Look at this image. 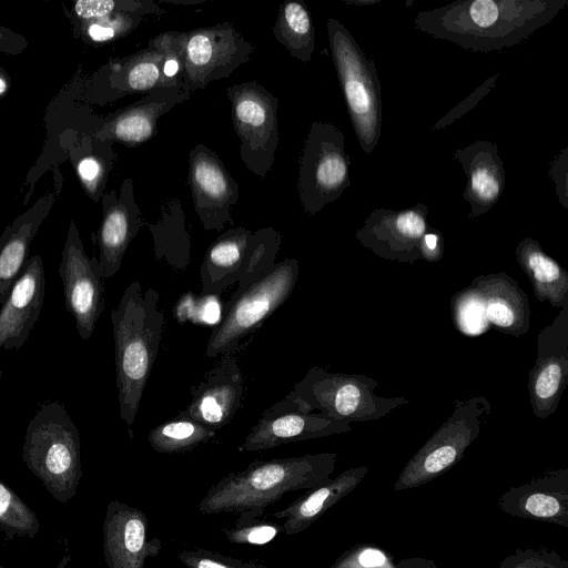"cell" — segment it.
Masks as SVG:
<instances>
[{
	"label": "cell",
	"mask_w": 568,
	"mask_h": 568,
	"mask_svg": "<svg viewBox=\"0 0 568 568\" xmlns=\"http://www.w3.org/2000/svg\"><path fill=\"white\" fill-rule=\"evenodd\" d=\"M515 255L539 302H548L560 310L568 306V273L544 252L536 240L523 239L515 250Z\"/></svg>",
	"instance_id": "f1b7e54d"
},
{
	"label": "cell",
	"mask_w": 568,
	"mask_h": 568,
	"mask_svg": "<svg viewBox=\"0 0 568 568\" xmlns=\"http://www.w3.org/2000/svg\"><path fill=\"white\" fill-rule=\"evenodd\" d=\"M567 164V149L562 150L561 153L551 164L549 174L555 181L558 199L565 207H567V180L561 178L560 171Z\"/></svg>",
	"instance_id": "7bdbcfd3"
},
{
	"label": "cell",
	"mask_w": 568,
	"mask_h": 568,
	"mask_svg": "<svg viewBox=\"0 0 568 568\" xmlns=\"http://www.w3.org/2000/svg\"><path fill=\"white\" fill-rule=\"evenodd\" d=\"M490 413L491 404L483 395L455 399L450 416L407 462L394 489L416 488L454 467L477 439Z\"/></svg>",
	"instance_id": "30bf717a"
},
{
	"label": "cell",
	"mask_w": 568,
	"mask_h": 568,
	"mask_svg": "<svg viewBox=\"0 0 568 568\" xmlns=\"http://www.w3.org/2000/svg\"><path fill=\"white\" fill-rule=\"evenodd\" d=\"M226 95L241 142V160L250 172L264 179L273 166L280 143V100L255 80L229 87Z\"/></svg>",
	"instance_id": "7c38bea8"
},
{
	"label": "cell",
	"mask_w": 568,
	"mask_h": 568,
	"mask_svg": "<svg viewBox=\"0 0 568 568\" xmlns=\"http://www.w3.org/2000/svg\"><path fill=\"white\" fill-rule=\"evenodd\" d=\"M351 430L348 422L327 418L315 412H302L282 399L263 413L239 450H265L293 442L316 439Z\"/></svg>",
	"instance_id": "ac0fdd59"
},
{
	"label": "cell",
	"mask_w": 568,
	"mask_h": 568,
	"mask_svg": "<svg viewBox=\"0 0 568 568\" xmlns=\"http://www.w3.org/2000/svg\"><path fill=\"white\" fill-rule=\"evenodd\" d=\"M510 516L568 528V469H548L508 488L497 501Z\"/></svg>",
	"instance_id": "cb8c5ba5"
},
{
	"label": "cell",
	"mask_w": 568,
	"mask_h": 568,
	"mask_svg": "<svg viewBox=\"0 0 568 568\" xmlns=\"http://www.w3.org/2000/svg\"><path fill=\"white\" fill-rule=\"evenodd\" d=\"M28 40L12 31L11 29L0 26V53L19 54L28 48Z\"/></svg>",
	"instance_id": "b9f144b4"
},
{
	"label": "cell",
	"mask_w": 568,
	"mask_h": 568,
	"mask_svg": "<svg viewBox=\"0 0 568 568\" xmlns=\"http://www.w3.org/2000/svg\"><path fill=\"white\" fill-rule=\"evenodd\" d=\"M1 376H2V371L0 369V378H1Z\"/></svg>",
	"instance_id": "c3c4849f"
},
{
	"label": "cell",
	"mask_w": 568,
	"mask_h": 568,
	"mask_svg": "<svg viewBox=\"0 0 568 568\" xmlns=\"http://www.w3.org/2000/svg\"><path fill=\"white\" fill-rule=\"evenodd\" d=\"M272 32L291 57L303 63L311 61L315 50V28L304 3L285 1L278 9Z\"/></svg>",
	"instance_id": "1f68e13d"
},
{
	"label": "cell",
	"mask_w": 568,
	"mask_h": 568,
	"mask_svg": "<svg viewBox=\"0 0 568 568\" xmlns=\"http://www.w3.org/2000/svg\"><path fill=\"white\" fill-rule=\"evenodd\" d=\"M214 430L182 415L152 428L148 440L153 450L162 454H178L192 450L215 436Z\"/></svg>",
	"instance_id": "d6a6232c"
},
{
	"label": "cell",
	"mask_w": 568,
	"mask_h": 568,
	"mask_svg": "<svg viewBox=\"0 0 568 568\" xmlns=\"http://www.w3.org/2000/svg\"><path fill=\"white\" fill-rule=\"evenodd\" d=\"M166 50L158 36L149 41L145 49L124 58H113L102 65L92 80V93L98 102H108L129 94H145L181 82L163 73Z\"/></svg>",
	"instance_id": "9a60e30c"
},
{
	"label": "cell",
	"mask_w": 568,
	"mask_h": 568,
	"mask_svg": "<svg viewBox=\"0 0 568 568\" xmlns=\"http://www.w3.org/2000/svg\"><path fill=\"white\" fill-rule=\"evenodd\" d=\"M282 530L272 523L260 521L257 518L251 520L236 519L235 526L222 529L225 538L232 544L239 545H264L275 538Z\"/></svg>",
	"instance_id": "ab89813d"
},
{
	"label": "cell",
	"mask_w": 568,
	"mask_h": 568,
	"mask_svg": "<svg viewBox=\"0 0 568 568\" xmlns=\"http://www.w3.org/2000/svg\"><path fill=\"white\" fill-rule=\"evenodd\" d=\"M160 295L131 282L111 311L120 418L131 426L161 344L164 314Z\"/></svg>",
	"instance_id": "3957f363"
},
{
	"label": "cell",
	"mask_w": 568,
	"mask_h": 568,
	"mask_svg": "<svg viewBox=\"0 0 568 568\" xmlns=\"http://www.w3.org/2000/svg\"><path fill=\"white\" fill-rule=\"evenodd\" d=\"M0 568H10V567H6V566H3V565H1V564H0Z\"/></svg>",
	"instance_id": "7dc6e473"
},
{
	"label": "cell",
	"mask_w": 568,
	"mask_h": 568,
	"mask_svg": "<svg viewBox=\"0 0 568 568\" xmlns=\"http://www.w3.org/2000/svg\"><path fill=\"white\" fill-rule=\"evenodd\" d=\"M376 387L377 381L365 375L312 367L283 399L298 410L348 423L377 420L409 403L406 397L379 396Z\"/></svg>",
	"instance_id": "5b68a950"
},
{
	"label": "cell",
	"mask_w": 568,
	"mask_h": 568,
	"mask_svg": "<svg viewBox=\"0 0 568 568\" xmlns=\"http://www.w3.org/2000/svg\"><path fill=\"white\" fill-rule=\"evenodd\" d=\"M467 178L463 197L469 203V219L490 210L506 186V174L497 143L476 141L454 153Z\"/></svg>",
	"instance_id": "d4e9b609"
},
{
	"label": "cell",
	"mask_w": 568,
	"mask_h": 568,
	"mask_svg": "<svg viewBox=\"0 0 568 568\" xmlns=\"http://www.w3.org/2000/svg\"><path fill=\"white\" fill-rule=\"evenodd\" d=\"M397 568H437L436 562L429 558L407 557L396 562Z\"/></svg>",
	"instance_id": "ee69618b"
},
{
	"label": "cell",
	"mask_w": 568,
	"mask_h": 568,
	"mask_svg": "<svg viewBox=\"0 0 568 568\" xmlns=\"http://www.w3.org/2000/svg\"><path fill=\"white\" fill-rule=\"evenodd\" d=\"M178 558L186 568H266L207 549L183 550Z\"/></svg>",
	"instance_id": "60d3db41"
},
{
	"label": "cell",
	"mask_w": 568,
	"mask_h": 568,
	"mask_svg": "<svg viewBox=\"0 0 568 568\" xmlns=\"http://www.w3.org/2000/svg\"><path fill=\"white\" fill-rule=\"evenodd\" d=\"M567 4V0L457 1L422 11L416 29L473 52L499 51L529 38Z\"/></svg>",
	"instance_id": "6da1fadb"
},
{
	"label": "cell",
	"mask_w": 568,
	"mask_h": 568,
	"mask_svg": "<svg viewBox=\"0 0 568 568\" xmlns=\"http://www.w3.org/2000/svg\"><path fill=\"white\" fill-rule=\"evenodd\" d=\"M191 95V90L182 80L174 87L158 88L104 118L92 136L136 148L156 135L158 121L162 115L187 101Z\"/></svg>",
	"instance_id": "ffe728a7"
},
{
	"label": "cell",
	"mask_w": 568,
	"mask_h": 568,
	"mask_svg": "<svg viewBox=\"0 0 568 568\" xmlns=\"http://www.w3.org/2000/svg\"><path fill=\"white\" fill-rule=\"evenodd\" d=\"M281 241V233L271 226L254 232L243 226L225 231L203 256L202 293L219 295L237 283L229 298L233 301L274 266Z\"/></svg>",
	"instance_id": "8992f818"
},
{
	"label": "cell",
	"mask_w": 568,
	"mask_h": 568,
	"mask_svg": "<svg viewBox=\"0 0 568 568\" xmlns=\"http://www.w3.org/2000/svg\"><path fill=\"white\" fill-rule=\"evenodd\" d=\"M450 310L455 326L467 336L480 335L490 325L483 298L470 284L452 296Z\"/></svg>",
	"instance_id": "8d00e7d4"
},
{
	"label": "cell",
	"mask_w": 568,
	"mask_h": 568,
	"mask_svg": "<svg viewBox=\"0 0 568 568\" xmlns=\"http://www.w3.org/2000/svg\"><path fill=\"white\" fill-rule=\"evenodd\" d=\"M22 460L55 500L75 496L82 478L81 440L63 403L39 406L26 429Z\"/></svg>",
	"instance_id": "277c9868"
},
{
	"label": "cell",
	"mask_w": 568,
	"mask_h": 568,
	"mask_svg": "<svg viewBox=\"0 0 568 568\" xmlns=\"http://www.w3.org/2000/svg\"><path fill=\"white\" fill-rule=\"evenodd\" d=\"M65 308L72 315L79 336L87 341L104 308V277L99 258L89 257L72 220L58 268Z\"/></svg>",
	"instance_id": "4fadbf2b"
},
{
	"label": "cell",
	"mask_w": 568,
	"mask_h": 568,
	"mask_svg": "<svg viewBox=\"0 0 568 568\" xmlns=\"http://www.w3.org/2000/svg\"><path fill=\"white\" fill-rule=\"evenodd\" d=\"M497 568H568V559L552 548L525 547L506 556Z\"/></svg>",
	"instance_id": "74e56055"
},
{
	"label": "cell",
	"mask_w": 568,
	"mask_h": 568,
	"mask_svg": "<svg viewBox=\"0 0 568 568\" xmlns=\"http://www.w3.org/2000/svg\"><path fill=\"white\" fill-rule=\"evenodd\" d=\"M162 34L179 61L182 81L192 93L230 77L254 52V45L231 22Z\"/></svg>",
	"instance_id": "ba28073f"
},
{
	"label": "cell",
	"mask_w": 568,
	"mask_h": 568,
	"mask_svg": "<svg viewBox=\"0 0 568 568\" xmlns=\"http://www.w3.org/2000/svg\"><path fill=\"white\" fill-rule=\"evenodd\" d=\"M470 285L480 294L489 324L515 337L528 333L530 308L527 294L506 272L479 275Z\"/></svg>",
	"instance_id": "484cf974"
},
{
	"label": "cell",
	"mask_w": 568,
	"mask_h": 568,
	"mask_svg": "<svg viewBox=\"0 0 568 568\" xmlns=\"http://www.w3.org/2000/svg\"><path fill=\"white\" fill-rule=\"evenodd\" d=\"M39 529L40 520L37 514L0 479V530L8 539H12L33 538Z\"/></svg>",
	"instance_id": "836d02e7"
},
{
	"label": "cell",
	"mask_w": 568,
	"mask_h": 568,
	"mask_svg": "<svg viewBox=\"0 0 568 568\" xmlns=\"http://www.w3.org/2000/svg\"><path fill=\"white\" fill-rule=\"evenodd\" d=\"M70 560H71L70 554L69 552L63 554L62 557L60 558V561H59L57 568H68Z\"/></svg>",
	"instance_id": "bcb514c9"
},
{
	"label": "cell",
	"mask_w": 568,
	"mask_h": 568,
	"mask_svg": "<svg viewBox=\"0 0 568 568\" xmlns=\"http://www.w3.org/2000/svg\"><path fill=\"white\" fill-rule=\"evenodd\" d=\"M427 206L418 203L402 211L376 209L355 237L366 248L389 261L413 264L429 261L425 248L428 232Z\"/></svg>",
	"instance_id": "5bb4252c"
},
{
	"label": "cell",
	"mask_w": 568,
	"mask_h": 568,
	"mask_svg": "<svg viewBox=\"0 0 568 568\" xmlns=\"http://www.w3.org/2000/svg\"><path fill=\"white\" fill-rule=\"evenodd\" d=\"M11 78L8 72L0 68V100L10 91Z\"/></svg>",
	"instance_id": "f6af8a7d"
},
{
	"label": "cell",
	"mask_w": 568,
	"mask_h": 568,
	"mask_svg": "<svg viewBox=\"0 0 568 568\" xmlns=\"http://www.w3.org/2000/svg\"><path fill=\"white\" fill-rule=\"evenodd\" d=\"M349 156L343 131L331 122H313L304 141L297 193L305 213L317 214L349 186Z\"/></svg>",
	"instance_id": "8fae6325"
},
{
	"label": "cell",
	"mask_w": 568,
	"mask_h": 568,
	"mask_svg": "<svg viewBox=\"0 0 568 568\" xmlns=\"http://www.w3.org/2000/svg\"><path fill=\"white\" fill-rule=\"evenodd\" d=\"M367 466L352 467L306 491L287 507L272 514L282 519V530L292 536L304 531L331 507L351 494L365 478Z\"/></svg>",
	"instance_id": "83f0119b"
},
{
	"label": "cell",
	"mask_w": 568,
	"mask_h": 568,
	"mask_svg": "<svg viewBox=\"0 0 568 568\" xmlns=\"http://www.w3.org/2000/svg\"><path fill=\"white\" fill-rule=\"evenodd\" d=\"M44 294V266L36 254L29 257L0 307V354L19 349L28 341L39 320Z\"/></svg>",
	"instance_id": "7402d4cb"
},
{
	"label": "cell",
	"mask_w": 568,
	"mask_h": 568,
	"mask_svg": "<svg viewBox=\"0 0 568 568\" xmlns=\"http://www.w3.org/2000/svg\"><path fill=\"white\" fill-rule=\"evenodd\" d=\"M333 62L362 150L369 154L382 134V93L374 61L336 19L327 20Z\"/></svg>",
	"instance_id": "52a82bcc"
},
{
	"label": "cell",
	"mask_w": 568,
	"mask_h": 568,
	"mask_svg": "<svg viewBox=\"0 0 568 568\" xmlns=\"http://www.w3.org/2000/svg\"><path fill=\"white\" fill-rule=\"evenodd\" d=\"M149 520L139 508L112 500L108 504L102 524L103 555L108 568H145L156 557L162 542L148 539Z\"/></svg>",
	"instance_id": "d6986e66"
},
{
	"label": "cell",
	"mask_w": 568,
	"mask_h": 568,
	"mask_svg": "<svg viewBox=\"0 0 568 568\" xmlns=\"http://www.w3.org/2000/svg\"><path fill=\"white\" fill-rule=\"evenodd\" d=\"M568 384V306L537 337L536 362L528 375L532 413L545 419L552 415Z\"/></svg>",
	"instance_id": "2e32d148"
},
{
	"label": "cell",
	"mask_w": 568,
	"mask_h": 568,
	"mask_svg": "<svg viewBox=\"0 0 568 568\" xmlns=\"http://www.w3.org/2000/svg\"><path fill=\"white\" fill-rule=\"evenodd\" d=\"M136 13L115 12L87 22H71L73 31L88 44L104 43L125 37L142 21Z\"/></svg>",
	"instance_id": "e575fe53"
},
{
	"label": "cell",
	"mask_w": 568,
	"mask_h": 568,
	"mask_svg": "<svg viewBox=\"0 0 568 568\" xmlns=\"http://www.w3.org/2000/svg\"><path fill=\"white\" fill-rule=\"evenodd\" d=\"M300 275V263L285 258L274 264L240 296L227 301L222 320L213 328L207 344L210 358L224 355L253 334L291 296Z\"/></svg>",
	"instance_id": "9c48e42d"
},
{
	"label": "cell",
	"mask_w": 568,
	"mask_h": 568,
	"mask_svg": "<svg viewBox=\"0 0 568 568\" xmlns=\"http://www.w3.org/2000/svg\"><path fill=\"white\" fill-rule=\"evenodd\" d=\"M156 223L143 221L153 237L156 260H164L175 270H184L191 260V237L185 227L182 203L178 199L163 202Z\"/></svg>",
	"instance_id": "f546056e"
},
{
	"label": "cell",
	"mask_w": 568,
	"mask_h": 568,
	"mask_svg": "<svg viewBox=\"0 0 568 568\" xmlns=\"http://www.w3.org/2000/svg\"><path fill=\"white\" fill-rule=\"evenodd\" d=\"M162 14L164 9L153 0H77L68 13L71 22H87L115 13Z\"/></svg>",
	"instance_id": "d590c367"
},
{
	"label": "cell",
	"mask_w": 568,
	"mask_h": 568,
	"mask_svg": "<svg viewBox=\"0 0 568 568\" xmlns=\"http://www.w3.org/2000/svg\"><path fill=\"white\" fill-rule=\"evenodd\" d=\"M187 180L203 229L223 230L231 222V207L239 200V184L220 156L204 144H195L189 153Z\"/></svg>",
	"instance_id": "e0dca14e"
},
{
	"label": "cell",
	"mask_w": 568,
	"mask_h": 568,
	"mask_svg": "<svg viewBox=\"0 0 568 568\" xmlns=\"http://www.w3.org/2000/svg\"><path fill=\"white\" fill-rule=\"evenodd\" d=\"M113 142L85 134L71 151V162L87 195L95 203L104 194L114 162Z\"/></svg>",
	"instance_id": "4dcf8cb0"
},
{
	"label": "cell",
	"mask_w": 568,
	"mask_h": 568,
	"mask_svg": "<svg viewBox=\"0 0 568 568\" xmlns=\"http://www.w3.org/2000/svg\"><path fill=\"white\" fill-rule=\"evenodd\" d=\"M337 458L336 453H318L254 460L209 488L196 508L205 515L234 513L239 520L255 519L284 494L307 491L331 478Z\"/></svg>",
	"instance_id": "7a4b0ae2"
},
{
	"label": "cell",
	"mask_w": 568,
	"mask_h": 568,
	"mask_svg": "<svg viewBox=\"0 0 568 568\" xmlns=\"http://www.w3.org/2000/svg\"><path fill=\"white\" fill-rule=\"evenodd\" d=\"M57 195H42L0 235V307L29 260L31 242L52 210Z\"/></svg>",
	"instance_id": "4316f807"
},
{
	"label": "cell",
	"mask_w": 568,
	"mask_h": 568,
	"mask_svg": "<svg viewBox=\"0 0 568 568\" xmlns=\"http://www.w3.org/2000/svg\"><path fill=\"white\" fill-rule=\"evenodd\" d=\"M102 220L98 233L99 263L104 280L114 276L121 267L123 256L143 226L142 214L134 196V185L126 178L119 190L104 192Z\"/></svg>",
	"instance_id": "44dd1931"
},
{
	"label": "cell",
	"mask_w": 568,
	"mask_h": 568,
	"mask_svg": "<svg viewBox=\"0 0 568 568\" xmlns=\"http://www.w3.org/2000/svg\"><path fill=\"white\" fill-rule=\"evenodd\" d=\"M329 568H397L393 557L371 544H357L345 550Z\"/></svg>",
	"instance_id": "f35d334b"
},
{
	"label": "cell",
	"mask_w": 568,
	"mask_h": 568,
	"mask_svg": "<svg viewBox=\"0 0 568 568\" xmlns=\"http://www.w3.org/2000/svg\"><path fill=\"white\" fill-rule=\"evenodd\" d=\"M191 393L192 399L182 415L214 432L227 425L240 409L244 395L243 376L233 352L224 354Z\"/></svg>",
	"instance_id": "603a6c76"
}]
</instances>
